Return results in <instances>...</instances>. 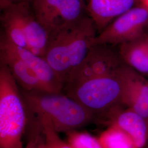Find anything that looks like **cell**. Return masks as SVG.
I'll use <instances>...</instances> for the list:
<instances>
[{
    "label": "cell",
    "mask_w": 148,
    "mask_h": 148,
    "mask_svg": "<svg viewBox=\"0 0 148 148\" xmlns=\"http://www.w3.org/2000/svg\"><path fill=\"white\" fill-rule=\"evenodd\" d=\"M95 24L90 16L79 19L49 34L45 59L62 79L86 58L97 35Z\"/></svg>",
    "instance_id": "1"
},
{
    "label": "cell",
    "mask_w": 148,
    "mask_h": 148,
    "mask_svg": "<svg viewBox=\"0 0 148 148\" xmlns=\"http://www.w3.org/2000/svg\"><path fill=\"white\" fill-rule=\"evenodd\" d=\"M29 111L49 122L57 132L77 130L95 120V114L61 93L21 90Z\"/></svg>",
    "instance_id": "2"
},
{
    "label": "cell",
    "mask_w": 148,
    "mask_h": 148,
    "mask_svg": "<svg viewBox=\"0 0 148 148\" xmlns=\"http://www.w3.org/2000/svg\"><path fill=\"white\" fill-rule=\"evenodd\" d=\"M8 68L0 66V148H23L29 114L22 92Z\"/></svg>",
    "instance_id": "3"
},
{
    "label": "cell",
    "mask_w": 148,
    "mask_h": 148,
    "mask_svg": "<svg viewBox=\"0 0 148 148\" xmlns=\"http://www.w3.org/2000/svg\"><path fill=\"white\" fill-rule=\"evenodd\" d=\"M64 89L66 95L95 114L101 115L122 106L123 88L118 73L69 82L64 85Z\"/></svg>",
    "instance_id": "4"
},
{
    "label": "cell",
    "mask_w": 148,
    "mask_h": 148,
    "mask_svg": "<svg viewBox=\"0 0 148 148\" xmlns=\"http://www.w3.org/2000/svg\"><path fill=\"white\" fill-rule=\"evenodd\" d=\"M148 29V7L140 3L114 21L95 37L93 46H118L139 37Z\"/></svg>",
    "instance_id": "5"
},
{
    "label": "cell",
    "mask_w": 148,
    "mask_h": 148,
    "mask_svg": "<svg viewBox=\"0 0 148 148\" xmlns=\"http://www.w3.org/2000/svg\"><path fill=\"white\" fill-rule=\"evenodd\" d=\"M115 47L104 44L92 46L86 58L69 75L64 85L93 77L117 74L125 64Z\"/></svg>",
    "instance_id": "6"
},
{
    "label": "cell",
    "mask_w": 148,
    "mask_h": 148,
    "mask_svg": "<svg viewBox=\"0 0 148 148\" xmlns=\"http://www.w3.org/2000/svg\"><path fill=\"white\" fill-rule=\"evenodd\" d=\"M38 21L48 34L79 19L86 10L82 0H32Z\"/></svg>",
    "instance_id": "7"
},
{
    "label": "cell",
    "mask_w": 148,
    "mask_h": 148,
    "mask_svg": "<svg viewBox=\"0 0 148 148\" xmlns=\"http://www.w3.org/2000/svg\"><path fill=\"white\" fill-rule=\"evenodd\" d=\"M123 88L122 104L143 117L148 121V79L124 64L119 70Z\"/></svg>",
    "instance_id": "8"
},
{
    "label": "cell",
    "mask_w": 148,
    "mask_h": 148,
    "mask_svg": "<svg viewBox=\"0 0 148 148\" xmlns=\"http://www.w3.org/2000/svg\"><path fill=\"white\" fill-rule=\"evenodd\" d=\"M108 126L118 127L132 141L135 148H146L148 145V121L132 109L117 106L101 114Z\"/></svg>",
    "instance_id": "9"
},
{
    "label": "cell",
    "mask_w": 148,
    "mask_h": 148,
    "mask_svg": "<svg viewBox=\"0 0 148 148\" xmlns=\"http://www.w3.org/2000/svg\"><path fill=\"white\" fill-rule=\"evenodd\" d=\"M0 45L8 48L27 64L40 81L46 92L61 93L63 90V80L44 57L14 45L3 34H1Z\"/></svg>",
    "instance_id": "10"
},
{
    "label": "cell",
    "mask_w": 148,
    "mask_h": 148,
    "mask_svg": "<svg viewBox=\"0 0 148 148\" xmlns=\"http://www.w3.org/2000/svg\"><path fill=\"white\" fill-rule=\"evenodd\" d=\"M14 12L23 32L28 49L37 56L43 57L47 46L49 34L38 21L30 2L9 4Z\"/></svg>",
    "instance_id": "11"
},
{
    "label": "cell",
    "mask_w": 148,
    "mask_h": 148,
    "mask_svg": "<svg viewBox=\"0 0 148 148\" xmlns=\"http://www.w3.org/2000/svg\"><path fill=\"white\" fill-rule=\"evenodd\" d=\"M140 3V0H88L86 10L99 34L117 17Z\"/></svg>",
    "instance_id": "12"
},
{
    "label": "cell",
    "mask_w": 148,
    "mask_h": 148,
    "mask_svg": "<svg viewBox=\"0 0 148 148\" xmlns=\"http://www.w3.org/2000/svg\"><path fill=\"white\" fill-rule=\"evenodd\" d=\"M1 64L5 65L22 89L27 91L46 92L43 86L32 69L8 48L0 45Z\"/></svg>",
    "instance_id": "13"
},
{
    "label": "cell",
    "mask_w": 148,
    "mask_h": 148,
    "mask_svg": "<svg viewBox=\"0 0 148 148\" xmlns=\"http://www.w3.org/2000/svg\"><path fill=\"white\" fill-rule=\"evenodd\" d=\"M123 63L148 77V32L118 46Z\"/></svg>",
    "instance_id": "14"
},
{
    "label": "cell",
    "mask_w": 148,
    "mask_h": 148,
    "mask_svg": "<svg viewBox=\"0 0 148 148\" xmlns=\"http://www.w3.org/2000/svg\"><path fill=\"white\" fill-rule=\"evenodd\" d=\"M1 10L0 21L3 29L2 34L14 45L28 49L25 36L10 5L1 8Z\"/></svg>",
    "instance_id": "15"
},
{
    "label": "cell",
    "mask_w": 148,
    "mask_h": 148,
    "mask_svg": "<svg viewBox=\"0 0 148 148\" xmlns=\"http://www.w3.org/2000/svg\"><path fill=\"white\" fill-rule=\"evenodd\" d=\"M103 148H135L127 134L114 126L109 127L98 137Z\"/></svg>",
    "instance_id": "16"
},
{
    "label": "cell",
    "mask_w": 148,
    "mask_h": 148,
    "mask_svg": "<svg viewBox=\"0 0 148 148\" xmlns=\"http://www.w3.org/2000/svg\"><path fill=\"white\" fill-rule=\"evenodd\" d=\"M67 140L73 148H103L98 138L77 130L66 133Z\"/></svg>",
    "instance_id": "17"
},
{
    "label": "cell",
    "mask_w": 148,
    "mask_h": 148,
    "mask_svg": "<svg viewBox=\"0 0 148 148\" xmlns=\"http://www.w3.org/2000/svg\"><path fill=\"white\" fill-rule=\"evenodd\" d=\"M30 133L29 140L24 148H45V138L42 126L36 116L29 114Z\"/></svg>",
    "instance_id": "18"
},
{
    "label": "cell",
    "mask_w": 148,
    "mask_h": 148,
    "mask_svg": "<svg viewBox=\"0 0 148 148\" xmlns=\"http://www.w3.org/2000/svg\"><path fill=\"white\" fill-rule=\"evenodd\" d=\"M36 118L42 126L45 138V148H73L69 143L64 141L59 137L58 133L54 130L51 124L47 120L42 118Z\"/></svg>",
    "instance_id": "19"
},
{
    "label": "cell",
    "mask_w": 148,
    "mask_h": 148,
    "mask_svg": "<svg viewBox=\"0 0 148 148\" xmlns=\"http://www.w3.org/2000/svg\"><path fill=\"white\" fill-rule=\"evenodd\" d=\"M32 0H0V8H2L9 4L19 2H31Z\"/></svg>",
    "instance_id": "20"
},
{
    "label": "cell",
    "mask_w": 148,
    "mask_h": 148,
    "mask_svg": "<svg viewBox=\"0 0 148 148\" xmlns=\"http://www.w3.org/2000/svg\"><path fill=\"white\" fill-rule=\"evenodd\" d=\"M141 3L148 7V0H140Z\"/></svg>",
    "instance_id": "21"
},
{
    "label": "cell",
    "mask_w": 148,
    "mask_h": 148,
    "mask_svg": "<svg viewBox=\"0 0 148 148\" xmlns=\"http://www.w3.org/2000/svg\"><path fill=\"white\" fill-rule=\"evenodd\" d=\"M147 32H148V30H147Z\"/></svg>",
    "instance_id": "22"
}]
</instances>
